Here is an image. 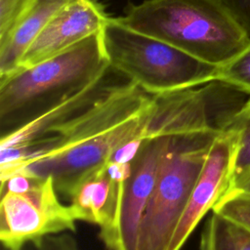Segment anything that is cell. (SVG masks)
I'll use <instances>...</instances> for the list:
<instances>
[{
  "label": "cell",
  "instance_id": "obj_7",
  "mask_svg": "<svg viewBox=\"0 0 250 250\" xmlns=\"http://www.w3.org/2000/svg\"><path fill=\"white\" fill-rule=\"evenodd\" d=\"M145 139L131 162L120 206L113 243L109 250H137L140 227L153 193L170 142V132L152 105L142 135Z\"/></svg>",
  "mask_w": 250,
  "mask_h": 250
},
{
  "label": "cell",
  "instance_id": "obj_11",
  "mask_svg": "<svg viewBox=\"0 0 250 250\" xmlns=\"http://www.w3.org/2000/svg\"><path fill=\"white\" fill-rule=\"evenodd\" d=\"M72 1L74 0L31 1L10 40L0 48V79L18 70L20 61L28 46L57 13Z\"/></svg>",
  "mask_w": 250,
  "mask_h": 250
},
{
  "label": "cell",
  "instance_id": "obj_2",
  "mask_svg": "<svg viewBox=\"0 0 250 250\" xmlns=\"http://www.w3.org/2000/svg\"><path fill=\"white\" fill-rule=\"evenodd\" d=\"M108 65L100 31L51 59L0 79V137L80 93Z\"/></svg>",
  "mask_w": 250,
  "mask_h": 250
},
{
  "label": "cell",
  "instance_id": "obj_4",
  "mask_svg": "<svg viewBox=\"0 0 250 250\" xmlns=\"http://www.w3.org/2000/svg\"><path fill=\"white\" fill-rule=\"evenodd\" d=\"M108 63L146 92L156 95L217 80L220 66L202 62L109 17L101 30Z\"/></svg>",
  "mask_w": 250,
  "mask_h": 250
},
{
  "label": "cell",
  "instance_id": "obj_8",
  "mask_svg": "<svg viewBox=\"0 0 250 250\" xmlns=\"http://www.w3.org/2000/svg\"><path fill=\"white\" fill-rule=\"evenodd\" d=\"M236 148L237 135L233 131L224 132L215 140L168 250H181L203 216L229 191Z\"/></svg>",
  "mask_w": 250,
  "mask_h": 250
},
{
  "label": "cell",
  "instance_id": "obj_1",
  "mask_svg": "<svg viewBox=\"0 0 250 250\" xmlns=\"http://www.w3.org/2000/svg\"><path fill=\"white\" fill-rule=\"evenodd\" d=\"M224 103L213 84L178 91L165 123L170 142L143 217L137 250H168L172 235L221 132Z\"/></svg>",
  "mask_w": 250,
  "mask_h": 250
},
{
  "label": "cell",
  "instance_id": "obj_6",
  "mask_svg": "<svg viewBox=\"0 0 250 250\" xmlns=\"http://www.w3.org/2000/svg\"><path fill=\"white\" fill-rule=\"evenodd\" d=\"M151 105L152 100L144 110L128 119L64 150L27 163L16 172L22 171L39 178L51 177L59 195L70 198L77 186L106 164L119 146L145 131Z\"/></svg>",
  "mask_w": 250,
  "mask_h": 250
},
{
  "label": "cell",
  "instance_id": "obj_13",
  "mask_svg": "<svg viewBox=\"0 0 250 250\" xmlns=\"http://www.w3.org/2000/svg\"><path fill=\"white\" fill-rule=\"evenodd\" d=\"M229 131H233L237 135L233 166V177H235L250 168V98L234 116Z\"/></svg>",
  "mask_w": 250,
  "mask_h": 250
},
{
  "label": "cell",
  "instance_id": "obj_5",
  "mask_svg": "<svg viewBox=\"0 0 250 250\" xmlns=\"http://www.w3.org/2000/svg\"><path fill=\"white\" fill-rule=\"evenodd\" d=\"M75 214L64 205L51 177H36L24 191H1L0 240L8 250H20L28 241L75 230Z\"/></svg>",
  "mask_w": 250,
  "mask_h": 250
},
{
  "label": "cell",
  "instance_id": "obj_9",
  "mask_svg": "<svg viewBox=\"0 0 250 250\" xmlns=\"http://www.w3.org/2000/svg\"><path fill=\"white\" fill-rule=\"evenodd\" d=\"M108 18L96 0L70 2L57 13L28 46L18 69L40 63L100 32Z\"/></svg>",
  "mask_w": 250,
  "mask_h": 250
},
{
  "label": "cell",
  "instance_id": "obj_12",
  "mask_svg": "<svg viewBox=\"0 0 250 250\" xmlns=\"http://www.w3.org/2000/svg\"><path fill=\"white\" fill-rule=\"evenodd\" d=\"M199 250H250V229L213 212L201 233Z\"/></svg>",
  "mask_w": 250,
  "mask_h": 250
},
{
  "label": "cell",
  "instance_id": "obj_10",
  "mask_svg": "<svg viewBox=\"0 0 250 250\" xmlns=\"http://www.w3.org/2000/svg\"><path fill=\"white\" fill-rule=\"evenodd\" d=\"M132 84L135 83L125 73L109 64L86 89L27 125L1 137L0 150L20 149L48 137L97 104Z\"/></svg>",
  "mask_w": 250,
  "mask_h": 250
},
{
  "label": "cell",
  "instance_id": "obj_16",
  "mask_svg": "<svg viewBox=\"0 0 250 250\" xmlns=\"http://www.w3.org/2000/svg\"><path fill=\"white\" fill-rule=\"evenodd\" d=\"M32 0H0V48L10 40Z\"/></svg>",
  "mask_w": 250,
  "mask_h": 250
},
{
  "label": "cell",
  "instance_id": "obj_17",
  "mask_svg": "<svg viewBox=\"0 0 250 250\" xmlns=\"http://www.w3.org/2000/svg\"><path fill=\"white\" fill-rule=\"evenodd\" d=\"M1 250H8L1 246ZM20 250H81L75 237L69 232L47 235L25 243Z\"/></svg>",
  "mask_w": 250,
  "mask_h": 250
},
{
  "label": "cell",
  "instance_id": "obj_15",
  "mask_svg": "<svg viewBox=\"0 0 250 250\" xmlns=\"http://www.w3.org/2000/svg\"><path fill=\"white\" fill-rule=\"evenodd\" d=\"M217 80L229 83L250 95V43L232 60L220 66Z\"/></svg>",
  "mask_w": 250,
  "mask_h": 250
},
{
  "label": "cell",
  "instance_id": "obj_14",
  "mask_svg": "<svg viewBox=\"0 0 250 250\" xmlns=\"http://www.w3.org/2000/svg\"><path fill=\"white\" fill-rule=\"evenodd\" d=\"M212 212L250 229V193L229 190L214 205Z\"/></svg>",
  "mask_w": 250,
  "mask_h": 250
},
{
  "label": "cell",
  "instance_id": "obj_18",
  "mask_svg": "<svg viewBox=\"0 0 250 250\" xmlns=\"http://www.w3.org/2000/svg\"><path fill=\"white\" fill-rule=\"evenodd\" d=\"M225 10L250 39V0H212Z\"/></svg>",
  "mask_w": 250,
  "mask_h": 250
},
{
  "label": "cell",
  "instance_id": "obj_19",
  "mask_svg": "<svg viewBox=\"0 0 250 250\" xmlns=\"http://www.w3.org/2000/svg\"><path fill=\"white\" fill-rule=\"evenodd\" d=\"M229 190H237L250 193V168L232 178Z\"/></svg>",
  "mask_w": 250,
  "mask_h": 250
},
{
  "label": "cell",
  "instance_id": "obj_3",
  "mask_svg": "<svg viewBox=\"0 0 250 250\" xmlns=\"http://www.w3.org/2000/svg\"><path fill=\"white\" fill-rule=\"evenodd\" d=\"M118 21L164 41L211 64L222 66L250 39L237 22L212 0H145L129 3Z\"/></svg>",
  "mask_w": 250,
  "mask_h": 250
}]
</instances>
